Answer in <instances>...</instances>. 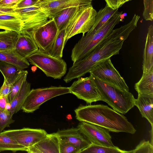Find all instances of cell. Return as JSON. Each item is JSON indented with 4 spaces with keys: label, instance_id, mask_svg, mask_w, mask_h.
<instances>
[{
    "label": "cell",
    "instance_id": "obj_1",
    "mask_svg": "<svg viewBox=\"0 0 153 153\" xmlns=\"http://www.w3.org/2000/svg\"><path fill=\"white\" fill-rule=\"evenodd\" d=\"M140 18L139 16L135 14L127 24L113 29L90 53L73 62L64 80L68 83L81 77L89 73L99 63L119 54L124 42L136 27Z\"/></svg>",
    "mask_w": 153,
    "mask_h": 153
},
{
    "label": "cell",
    "instance_id": "obj_2",
    "mask_svg": "<svg viewBox=\"0 0 153 153\" xmlns=\"http://www.w3.org/2000/svg\"><path fill=\"white\" fill-rule=\"evenodd\" d=\"M76 119L103 127L110 131L134 134L136 130L123 115L102 104L80 105L74 110Z\"/></svg>",
    "mask_w": 153,
    "mask_h": 153
},
{
    "label": "cell",
    "instance_id": "obj_3",
    "mask_svg": "<svg viewBox=\"0 0 153 153\" xmlns=\"http://www.w3.org/2000/svg\"><path fill=\"white\" fill-rule=\"evenodd\" d=\"M123 12H117L97 32L82 36L73 48L71 55L74 62L83 58L95 48L122 21Z\"/></svg>",
    "mask_w": 153,
    "mask_h": 153
},
{
    "label": "cell",
    "instance_id": "obj_4",
    "mask_svg": "<svg viewBox=\"0 0 153 153\" xmlns=\"http://www.w3.org/2000/svg\"><path fill=\"white\" fill-rule=\"evenodd\" d=\"M92 76L100 93L102 101L106 102L113 110L125 114L135 106V99L131 93Z\"/></svg>",
    "mask_w": 153,
    "mask_h": 153
},
{
    "label": "cell",
    "instance_id": "obj_5",
    "mask_svg": "<svg viewBox=\"0 0 153 153\" xmlns=\"http://www.w3.org/2000/svg\"><path fill=\"white\" fill-rule=\"evenodd\" d=\"M97 13L92 4L77 7L65 28V45L74 36L82 33V36L93 26Z\"/></svg>",
    "mask_w": 153,
    "mask_h": 153
},
{
    "label": "cell",
    "instance_id": "obj_6",
    "mask_svg": "<svg viewBox=\"0 0 153 153\" xmlns=\"http://www.w3.org/2000/svg\"><path fill=\"white\" fill-rule=\"evenodd\" d=\"M27 59L31 64L40 69L48 77L60 79L66 73L67 64L62 58L53 56L49 53L39 50Z\"/></svg>",
    "mask_w": 153,
    "mask_h": 153
},
{
    "label": "cell",
    "instance_id": "obj_7",
    "mask_svg": "<svg viewBox=\"0 0 153 153\" xmlns=\"http://www.w3.org/2000/svg\"><path fill=\"white\" fill-rule=\"evenodd\" d=\"M70 93L69 87L51 86L32 89L26 97L21 107L25 112L32 113L46 101L56 96Z\"/></svg>",
    "mask_w": 153,
    "mask_h": 153
},
{
    "label": "cell",
    "instance_id": "obj_8",
    "mask_svg": "<svg viewBox=\"0 0 153 153\" xmlns=\"http://www.w3.org/2000/svg\"><path fill=\"white\" fill-rule=\"evenodd\" d=\"M14 11L20 17L23 22L19 34L29 35L50 19L48 14L36 4L22 8H15Z\"/></svg>",
    "mask_w": 153,
    "mask_h": 153
},
{
    "label": "cell",
    "instance_id": "obj_9",
    "mask_svg": "<svg viewBox=\"0 0 153 153\" xmlns=\"http://www.w3.org/2000/svg\"><path fill=\"white\" fill-rule=\"evenodd\" d=\"M78 79L69 87L70 93L88 103L102 101L100 93L92 75Z\"/></svg>",
    "mask_w": 153,
    "mask_h": 153
},
{
    "label": "cell",
    "instance_id": "obj_10",
    "mask_svg": "<svg viewBox=\"0 0 153 153\" xmlns=\"http://www.w3.org/2000/svg\"><path fill=\"white\" fill-rule=\"evenodd\" d=\"M89 73L108 84L129 91V88L125 80L114 67L110 59L97 64Z\"/></svg>",
    "mask_w": 153,
    "mask_h": 153
},
{
    "label": "cell",
    "instance_id": "obj_11",
    "mask_svg": "<svg viewBox=\"0 0 153 153\" xmlns=\"http://www.w3.org/2000/svg\"><path fill=\"white\" fill-rule=\"evenodd\" d=\"M58 31L52 19L29 35L33 40L39 51L49 53Z\"/></svg>",
    "mask_w": 153,
    "mask_h": 153
},
{
    "label": "cell",
    "instance_id": "obj_12",
    "mask_svg": "<svg viewBox=\"0 0 153 153\" xmlns=\"http://www.w3.org/2000/svg\"><path fill=\"white\" fill-rule=\"evenodd\" d=\"M77 127L87 139L94 144L114 147L108 130L100 126L85 122H81Z\"/></svg>",
    "mask_w": 153,
    "mask_h": 153
},
{
    "label": "cell",
    "instance_id": "obj_13",
    "mask_svg": "<svg viewBox=\"0 0 153 153\" xmlns=\"http://www.w3.org/2000/svg\"><path fill=\"white\" fill-rule=\"evenodd\" d=\"M1 133L6 134L27 149L45 137L48 134L44 129L28 128L4 130Z\"/></svg>",
    "mask_w": 153,
    "mask_h": 153
},
{
    "label": "cell",
    "instance_id": "obj_14",
    "mask_svg": "<svg viewBox=\"0 0 153 153\" xmlns=\"http://www.w3.org/2000/svg\"><path fill=\"white\" fill-rule=\"evenodd\" d=\"M92 1L91 0H39L36 5L45 10L48 14L51 19L64 9L69 7L91 5Z\"/></svg>",
    "mask_w": 153,
    "mask_h": 153
},
{
    "label": "cell",
    "instance_id": "obj_15",
    "mask_svg": "<svg viewBox=\"0 0 153 153\" xmlns=\"http://www.w3.org/2000/svg\"><path fill=\"white\" fill-rule=\"evenodd\" d=\"M60 138L56 133L47 136L26 150L29 153H60Z\"/></svg>",
    "mask_w": 153,
    "mask_h": 153
},
{
    "label": "cell",
    "instance_id": "obj_16",
    "mask_svg": "<svg viewBox=\"0 0 153 153\" xmlns=\"http://www.w3.org/2000/svg\"><path fill=\"white\" fill-rule=\"evenodd\" d=\"M57 133L60 140L74 145L81 152L91 144L77 127L59 130Z\"/></svg>",
    "mask_w": 153,
    "mask_h": 153
},
{
    "label": "cell",
    "instance_id": "obj_17",
    "mask_svg": "<svg viewBox=\"0 0 153 153\" xmlns=\"http://www.w3.org/2000/svg\"><path fill=\"white\" fill-rule=\"evenodd\" d=\"M14 49L22 56L27 59L39 50L32 38L26 34H20Z\"/></svg>",
    "mask_w": 153,
    "mask_h": 153
},
{
    "label": "cell",
    "instance_id": "obj_18",
    "mask_svg": "<svg viewBox=\"0 0 153 153\" xmlns=\"http://www.w3.org/2000/svg\"><path fill=\"white\" fill-rule=\"evenodd\" d=\"M135 105L139 109L142 116L146 118L153 127V96L138 94Z\"/></svg>",
    "mask_w": 153,
    "mask_h": 153
},
{
    "label": "cell",
    "instance_id": "obj_19",
    "mask_svg": "<svg viewBox=\"0 0 153 153\" xmlns=\"http://www.w3.org/2000/svg\"><path fill=\"white\" fill-rule=\"evenodd\" d=\"M143 71L149 72L153 70V26L150 25L148 32L143 56Z\"/></svg>",
    "mask_w": 153,
    "mask_h": 153
},
{
    "label": "cell",
    "instance_id": "obj_20",
    "mask_svg": "<svg viewBox=\"0 0 153 153\" xmlns=\"http://www.w3.org/2000/svg\"><path fill=\"white\" fill-rule=\"evenodd\" d=\"M118 9H113L106 4L97 12L94 23L87 34H93L100 29L118 11Z\"/></svg>",
    "mask_w": 153,
    "mask_h": 153
},
{
    "label": "cell",
    "instance_id": "obj_21",
    "mask_svg": "<svg viewBox=\"0 0 153 153\" xmlns=\"http://www.w3.org/2000/svg\"><path fill=\"white\" fill-rule=\"evenodd\" d=\"M23 22L15 13L0 15V29L13 31L20 34Z\"/></svg>",
    "mask_w": 153,
    "mask_h": 153
},
{
    "label": "cell",
    "instance_id": "obj_22",
    "mask_svg": "<svg viewBox=\"0 0 153 153\" xmlns=\"http://www.w3.org/2000/svg\"><path fill=\"white\" fill-rule=\"evenodd\" d=\"M0 61L13 65L21 70L28 68L30 65L27 59L20 56L14 49L0 51Z\"/></svg>",
    "mask_w": 153,
    "mask_h": 153
},
{
    "label": "cell",
    "instance_id": "obj_23",
    "mask_svg": "<svg viewBox=\"0 0 153 153\" xmlns=\"http://www.w3.org/2000/svg\"><path fill=\"white\" fill-rule=\"evenodd\" d=\"M138 94L153 96V70L143 71L140 80L134 85Z\"/></svg>",
    "mask_w": 153,
    "mask_h": 153
},
{
    "label": "cell",
    "instance_id": "obj_24",
    "mask_svg": "<svg viewBox=\"0 0 153 153\" xmlns=\"http://www.w3.org/2000/svg\"><path fill=\"white\" fill-rule=\"evenodd\" d=\"M30 90V84L26 80L20 90L10 103L8 110L13 115L21 109L23 103Z\"/></svg>",
    "mask_w": 153,
    "mask_h": 153
},
{
    "label": "cell",
    "instance_id": "obj_25",
    "mask_svg": "<svg viewBox=\"0 0 153 153\" xmlns=\"http://www.w3.org/2000/svg\"><path fill=\"white\" fill-rule=\"evenodd\" d=\"M23 70L13 65L0 61V71L4 77V80L9 83L13 84L21 75Z\"/></svg>",
    "mask_w": 153,
    "mask_h": 153
},
{
    "label": "cell",
    "instance_id": "obj_26",
    "mask_svg": "<svg viewBox=\"0 0 153 153\" xmlns=\"http://www.w3.org/2000/svg\"><path fill=\"white\" fill-rule=\"evenodd\" d=\"M19 36L18 33L14 31H0V51L14 49Z\"/></svg>",
    "mask_w": 153,
    "mask_h": 153
},
{
    "label": "cell",
    "instance_id": "obj_27",
    "mask_svg": "<svg viewBox=\"0 0 153 153\" xmlns=\"http://www.w3.org/2000/svg\"><path fill=\"white\" fill-rule=\"evenodd\" d=\"M27 149L5 134L0 133V152L10 151L13 152L17 151H26Z\"/></svg>",
    "mask_w": 153,
    "mask_h": 153
},
{
    "label": "cell",
    "instance_id": "obj_28",
    "mask_svg": "<svg viewBox=\"0 0 153 153\" xmlns=\"http://www.w3.org/2000/svg\"><path fill=\"white\" fill-rule=\"evenodd\" d=\"M65 28L59 31L49 53L51 56L62 58L65 45Z\"/></svg>",
    "mask_w": 153,
    "mask_h": 153
},
{
    "label": "cell",
    "instance_id": "obj_29",
    "mask_svg": "<svg viewBox=\"0 0 153 153\" xmlns=\"http://www.w3.org/2000/svg\"><path fill=\"white\" fill-rule=\"evenodd\" d=\"M76 8L72 7L64 9L53 18L59 31L65 28L68 21Z\"/></svg>",
    "mask_w": 153,
    "mask_h": 153
},
{
    "label": "cell",
    "instance_id": "obj_30",
    "mask_svg": "<svg viewBox=\"0 0 153 153\" xmlns=\"http://www.w3.org/2000/svg\"><path fill=\"white\" fill-rule=\"evenodd\" d=\"M80 153H130L129 151L120 149L118 147H108L91 144Z\"/></svg>",
    "mask_w": 153,
    "mask_h": 153
},
{
    "label": "cell",
    "instance_id": "obj_31",
    "mask_svg": "<svg viewBox=\"0 0 153 153\" xmlns=\"http://www.w3.org/2000/svg\"><path fill=\"white\" fill-rule=\"evenodd\" d=\"M13 116L8 109L2 110L0 108V133L5 128L14 122Z\"/></svg>",
    "mask_w": 153,
    "mask_h": 153
},
{
    "label": "cell",
    "instance_id": "obj_32",
    "mask_svg": "<svg viewBox=\"0 0 153 153\" xmlns=\"http://www.w3.org/2000/svg\"><path fill=\"white\" fill-rule=\"evenodd\" d=\"M27 74L28 72L27 71L23 70L20 77L13 84L12 91L9 95L10 104L20 90L24 82L26 80Z\"/></svg>",
    "mask_w": 153,
    "mask_h": 153
},
{
    "label": "cell",
    "instance_id": "obj_33",
    "mask_svg": "<svg viewBox=\"0 0 153 153\" xmlns=\"http://www.w3.org/2000/svg\"><path fill=\"white\" fill-rule=\"evenodd\" d=\"M130 153H153V144L149 141L141 140L135 149L130 151Z\"/></svg>",
    "mask_w": 153,
    "mask_h": 153
},
{
    "label": "cell",
    "instance_id": "obj_34",
    "mask_svg": "<svg viewBox=\"0 0 153 153\" xmlns=\"http://www.w3.org/2000/svg\"><path fill=\"white\" fill-rule=\"evenodd\" d=\"M144 10L143 16L145 20L153 19V0H143Z\"/></svg>",
    "mask_w": 153,
    "mask_h": 153
},
{
    "label": "cell",
    "instance_id": "obj_35",
    "mask_svg": "<svg viewBox=\"0 0 153 153\" xmlns=\"http://www.w3.org/2000/svg\"><path fill=\"white\" fill-rule=\"evenodd\" d=\"M60 153H80L81 151L74 145L60 139Z\"/></svg>",
    "mask_w": 153,
    "mask_h": 153
},
{
    "label": "cell",
    "instance_id": "obj_36",
    "mask_svg": "<svg viewBox=\"0 0 153 153\" xmlns=\"http://www.w3.org/2000/svg\"><path fill=\"white\" fill-rule=\"evenodd\" d=\"M13 84H10L4 80L3 84L0 89V96H9L11 92Z\"/></svg>",
    "mask_w": 153,
    "mask_h": 153
},
{
    "label": "cell",
    "instance_id": "obj_37",
    "mask_svg": "<svg viewBox=\"0 0 153 153\" xmlns=\"http://www.w3.org/2000/svg\"><path fill=\"white\" fill-rule=\"evenodd\" d=\"M39 0H21L16 5L15 8H21L35 5Z\"/></svg>",
    "mask_w": 153,
    "mask_h": 153
},
{
    "label": "cell",
    "instance_id": "obj_38",
    "mask_svg": "<svg viewBox=\"0 0 153 153\" xmlns=\"http://www.w3.org/2000/svg\"><path fill=\"white\" fill-rule=\"evenodd\" d=\"M21 0H2L0 1V7H15Z\"/></svg>",
    "mask_w": 153,
    "mask_h": 153
},
{
    "label": "cell",
    "instance_id": "obj_39",
    "mask_svg": "<svg viewBox=\"0 0 153 153\" xmlns=\"http://www.w3.org/2000/svg\"><path fill=\"white\" fill-rule=\"evenodd\" d=\"M10 106L9 96H0V108L2 110H8Z\"/></svg>",
    "mask_w": 153,
    "mask_h": 153
},
{
    "label": "cell",
    "instance_id": "obj_40",
    "mask_svg": "<svg viewBox=\"0 0 153 153\" xmlns=\"http://www.w3.org/2000/svg\"><path fill=\"white\" fill-rule=\"evenodd\" d=\"M108 6L113 9H118L120 7V0H105Z\"/></svg>",
    "mask_w": 153,
    "mask_h": 153
},
{
    "label": "cell",
    "instance_id": "obj_41",
    "mask_svg": "<svg viewBox=\"0 0 153 153\" xmlns=\"http://www.w3.org/2000/svg\"><path fill=\"white\" fill-rule=\"evenodd\" d=\"M15 9V7H0V15L15 13L14 10Z\"/></svg>",
    "mask_w": 153,
    "mask_h": 153
},
{
    "label": "cell",
    "instance_id": "obj_42",
    "mask_svg": "<svg viewBox=\"0 0 153 153\" xmlns=\"http://www.w3.org/2000/svg\"><path fill=\"white\" fill-rule=\"evenodd\" d=\"M131 0H120V7L122 6L124 4L126 3V2L131 1Z\"/></svg>",
    "mask_w": 153,
    "mask_h": 153
},
{
    "label": "cell",
    "instance_id": "obj_43",
    "mask_svg": "<svg viewBox=\"0 0 153 153\" xmlns=\"http://www.w3.org/2000/svg\"><path fill=\"white\" fill-rule=\"evenodd\" d=\"M42 0V1H54L55 0Z\"/></svg>",
    "mask_w": 153,
    "mask_h": 153
},
{
    "label": "cell",
    "instance_id": "obj_44",
    "mask_svg": "<svg viewBox=\"0 0 153 153\" xmlns=\"http://www.w3.org/2000/svg\"><path fill=\"white\" fill-rule=\"evenodd\" d=\"M1 0H0V1H1Z\"/></svg>",
    "mask_w": 153,
    "mask_h": 153
},
{
    "label": "cell",
    "instance_id": "obj_45",
    "mask_svg": "<svg viewBox=\"0 0 153 153\" xmlns=\"http://www.w3.org/2000/svg\"><path fill=\"white\" fill-rule=\"evenodd\" d=\"M91 0V1H92V0Z\"/></svg>",
    "mask_w": 153,
    "mask_h": 153
}]
</instances>
